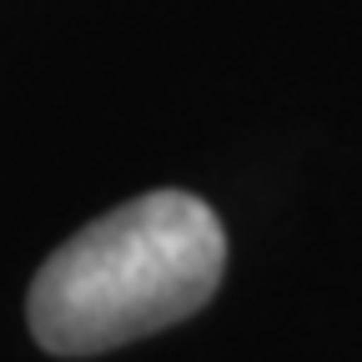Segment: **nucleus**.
I'll return each instance as SVG.
<instances>
[{"label": "nucleus", "mask_w": 362, "mask_h": 362, "mask_svg": "<svg viewBox=\"0 0 362 362\" xmlns=\"http://www.w3.org/2000/svg\"><path fill=\"white\" fill-rule=\"evenodd\" d=\"M226 237L192 192H146L56 247L30 282L45 352L90 357L192 317L221 282Z\"/></svg>", "instance_id": "f257e3e1"}]
</instances>
